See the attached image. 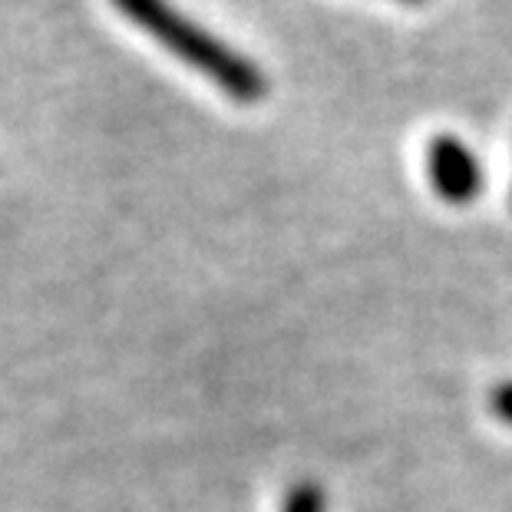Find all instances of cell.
<instances>
[{
	"label": "cell",
	"instance_id": "obj_1",
	"mask_svg": "<svg viewBox=\"0 0 512 512\" xmlns=\"http://www.w3.org/2000/svg\"><path fill=\"white\" fill-rule=\"evenodd\" d=\"M119 14H126L139 30L156 37L169 53H176L189 67L212 80L235 103H258L268 93V80L258 63L242 57L225 40L209 34L202 24L185 17L169 0H113Z\"/></svg>",
	"mask_w": 512,
	"mask_h": 512
},
{
	"label": "cell",
	"instance_id": "obj_2",
	"mask_svg": "<svg viewBox=\"0 0 512 512\" xmlns=\"http://www.w3.org/2000/svg\"><path fill=\"white\" fill-rule=\"evenodd\" d=\"M427 176L433 192L450 205H470L483 192V166L456 136H433L427 146Z\"/></svg>",
	"mask_w": 512,
	"mask_h": 512
},
{
	"label": "cell",
	"instance_id": "obj_3",
	"mask_svg": "<svg viewBox=\"0 0 512 512\" xmlns=\"http://www.w3.org/2000/svg\"><path fill=\"white\" fill-rule=\"evenodd\" d=\"M324 506H328L324 489L318 483H311V479H304V483L288 489L285 509H281V512H324Z\"/></svg>",
	"mask_w": 512,
	"mask_h": 512
},
{
	"label": "cell",
	"instance_id": "obj_4",
	"mask_svg": "<svg viewBox=\"0 0 512 512\" xmlns=\"http://www.w3.org/2000/svg\"><path fill=\"white\" fill-rule=\"evenodd\" d=\"M489 410H493V417L499 423L512 427V380H503V384L493 387V394H489Z\"/></svg>",
	"mask_w": 512,
	"mask_h": 512
},
{
	"label": "cell",
	"instance_id": "obj_5",
	"mask_svg": "<svg viewBox=\"0 0 512 512\" xmlns=\"http://www.w3.org/2000/svg\"><path fill=\"white\" fill-rule=\"evenodd\" d=\"M403 4H423V0H403Z\"/></svg>",
	"mask_w": 512,
	"mask_h": 512
}]
</instances>
